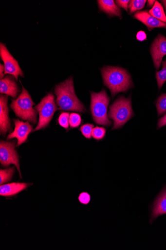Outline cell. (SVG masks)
Listing matches in <instances>:
<instances>
[{"label": "cell", "instance_id": "603a6c76", "mask_svg": "<svg viewBox=\"0 0 166 250\" xmlns=\"http://www.w3.org/2000/svg\"><path fill=\"white\" fill-rule=\"evenodd\" d=\"M82 122V120L80 115L76 113H71L69 117V125L71 128L78 127Z\"/></svg>", "mask_w": 166, "mask_h": 250}, {"label": "cell", "instance_id": "cb8c5ba5", "mask_svg": "<svg viewBox=\"0 0 166 250\" xmlns=\"http://www.w3.org/2000/svg\"><path fill=\"white\" fill-rule=\"evenodd\" d=\"M93 127L94 125L93 124H87L83 125L80 130L85 138L91 139L92 137V133Z\"/></svg>", "mask_w": 166, "mask_h": 250}, {"label": "cell", "instance_id": "1f68e13d", "mask_svg": "<svg viewBox=\"0 0 166 250\" xmlns=\"http://www.w3.org/2000/svg\"><path fill=\"white\" fill-rule=\"evenodd\" d=\"M162 2L163 3L165 10L166 11V1H162Z\"/></svg>", "mask_w": 166, "mask_h": 250}, {"label": "cell", "instance_id": "ac0fdd59", "mask_svg": "<svg viewBox=\"0 0 166 250\" xmlns=\"http://www.w3.org/2000/svg\"><path fill=\"white\" fill-rule=\"evenodd\" d=\"M15 172V168L14 167L6 169L0 170V185L8 183L10 181Z\"/></svg>", "mask_w": 166, "mask_h": 250}, {"label": "cell", "instance_id": "f546056e", "mask_svg": "<svg viewBox=\"0 0 166 250\" xmlns=\"http://www.w3.org/2000/svg\"><path fill=\"white\" fill-rule=\"evenodd\" d=\"M5 71V66L1 64H0V78H1V80L3 79L4 76V74L3 72Z\"/></svg>", "mask_w": 166, "mask_h": 250}, {"label": "cell", "instance_id": "d4e9b609", "mask_svg": "<svg viewBox=\"0 0 166 250\" xmlns=\"http://www.w3.org/2000/svg\"><path fill=\"white\" fill-rule=\"evenodd\" d=\"M69 113L68 112H62L58 119V123L60 125L67 129L69 125Z\"/></svg>", "mask_w": 166, "mask_h": 250}, {"label": "cell", "instance_id": "ffe728a7", "mask_svg": "<svg viewBox=\"0 0 166 250\" xmlns=\"http://www.w3.org/2000/svg\"><path fill=\"white\" fill-rule=\"evenodd\" d=\"M162 69L160 71L156 73L158 88L160 89L164 83L166 82V60L163 62Z\"/></svg>", "mask_w": 166, "mask_h": 250}, {"label": "cell", "instance_id": "6da1fadb", "mask_svg": "<svg viewBox=\"0 0 166 250\" xmlns=\"http://www.w3.org/2000/svg\"><path fill=\"white\" fill-rule=\"evenodd\" d=\"M101 73L104 84L110 89L113 98L117 94L126 92L133 86L131 76L123 68L105 66Z\"/></svg>", "mask_w": 166, "mask_h": 250}, {"label": "cell", "instance_id": "2e32d148", "mask_svg": "<svg viewBox=\"0 0 166 250\" xmlns=\"http://www.w3.org/2000/svg\"><path fill=\"white\" fill-rule=\"evenodd\" d=\"M99 7L101 10L108 15L113 16L121 17L122 12L119 8L115 4L112 0H99L98 1Z\"/></svg>", "mask_w": 166, "mask_h": 250}, {"label": "cell", "instance_id": "5b68a950", "mask_svg": "<svg viewBox=\"0 0 166 250\" xmlns=\"http://www.w3.org/2000/svg\"><path fill=\"white\" fill-rule=\"evenodd\" d=\"M22 92L15 100H12L11 108L16 115L22 119L34 124L37 123V112L33 108L34 103L28 91L22 86Z\"/></svg>", "mask_w": 166, "mask_h": 250}, {"label": "cell", "instance_id": "e0dca14e", "mask_svg": "<svg viewBox=\"0 0 166 250\" xmlns=\"http://www.w3.org/2000/svg\"><path fill=\"white\" fill-rule=\"evenodd\" d=\"M153 17L166 23V15L162 5L158 1L155 2L154 5L148 12Z\"/></svg>", "mask_w": 166, "mask_h": 250}, {"label": "cell", "instance_id": "44dd1931", "mask_svg": "<svg viewBox=\"0 0 166 250\" xmlns=\"http://www.w3.org/2000/svg\"><path fill=\"white\" fill-rule=\"evenodd\" d=\"M146 0H132L129 5V14H131L137 11L143 9L147 3Z\"/></svg>", "mask_w": 166, "mask_h": 250}, {"label": "cell", "instance_id": "8992f818", "mask_svg": "<svg viewBox=\"0 0 166 250\" xmlns=\"http://www.w3.org/2000/svg\"><path fill=\"white\" fill-rule=\"evenodd\" d=\"M39 113V122L33 131L38 130L49 125L55 113L58 109L55 104V97L49 94L44 97L35 108Z\"/></svg>", "mask_w": 166, "mask_h": 250}, {"label": "cell", "instance_id": "83f0119b", "mask_svg": "<svg viewBox=\"0 0 166 250\" xmlns=\"http://www.w3.org/2000/svg\"><path fill=\"white\" fill-rule=\"evenodd\" d=\"M136 39L140 42H143L147 40V35L145 32L140 31L137 33Z\"/></svg>", "mask_w": 166, "mask_h": 250}, {"label": "cell", "instance_id": "9a60e30c", "mask_svg": "<svg viewBox=\"0 0 166 250\" xmlns=\"http://www.w3.org/2000/svg\"><path fill=\"white\" fill-rule=\"evenodd\" d=\"M166 214V190L155 201L152 213V220L160 215Z\"/></svg>", "mask_w": 166, "mask_h": 250}, {"label": "cell", "instance_id": "8fae6325", "mask_svg": "<svg viewBox=\"0 0 166 250\" xmlns=\"http://www.w3.org/2000/svg\"><path fill=\"white\" fill-rule=\"evenodd\" d=\"M8 97L7 96H1L0 98V131L5 135L11 128V124L9 118V109L8 107Z\"/></svg>", "mask_w": 166, "mask_h": 250}, {"label": "cell", "instance_id": "d6986e66", "mask_svg": "<svg viewBox=\"0 0 166 250\" xmlns=\"http://www.w3.org/2000/svg\"><path fill=\"white\" fill-rule=\"evenodd\" d=\"M156 106L159 117L166 112V94H163L158 98L156 102Z\"/></svg>", "mask_w": 166, "mask_h": 250}, {"label": "cell", "instance_id": "ba28073f", "mask_svg": "<svg viewBox=\"0 0 166 250\" xmlns=\"http://www.w3.org/2000/svg\"><path fill=\"white\" fill-rule=\"evenodd\" d=\"M0 56L4 63L5 74L13 76L16 80H18V76L23 77V73L18 62L3 43L0 44Z\"/></svg>", "mask_w": 166, "mask_h": 250}, {"label": "cell", "instance_id": "30bf717a", "mask_svg": "<svg viewBox=\"0 0 166 250\" xmlns=\"http://www.w3.org/2000/svg\"><path fill=\"white\" fill-rule=\"evenodd\" d=\"M14 121L15 129L8 135L7 139H17V146H19L27 141L29 134L33 130V126L28 122L25 123L19 120H14Z\"/></svg>", "mask_w": 166, "mask_h": 250}, {"label": "cell", "instance_id": "4fadbf2b", "mask_svg": "<svg viewBox=\"0 0 166 250\" xmlns=\"http://www.w3.org/2000/svg\"><path fill=\"white\" fill-rule=\"evenodd\" d=\"M19 92L17 83L10 76H7L0 81V93L11 96L14 99L17 98Z\"/></svg>", "mask_w": 166, "mask_h": 250}, {"label": "cell", "instance_id": "7a4b0ae2", "mask_svg": "<svg viewBox=\"0 0 166 250\" xmlns=\"http://www.w3.org/2000/svg\"><path fill=\"white\" fill-rule=\"evenodd\" d=\"M59 109L86 113L84 105L78 99L74 87V79L70 77L56 85L55 90Z\"/></svg>", "mask_w": 166, "mask_h": 250}, {"label": "cell", "instance_id": "3957f363", "mask_svg": "<svg viewBox=\"0 0 166 250\" xmlns=\"http://www.w3.org/2000/svg\"><path fill=\"white\" fill-rule=\"evenodd\" d=\"M108 116L113 121L112 130L123 127L135 116L132 108L131 96L128 98L122 96L117 99L111 105Z\"/></svg>", "mask_w": 166, "mask_h": 250}, {"label": "cell", "instance_id": "9c48e42d", "mask_svg": "<svg viewBox=\"0 0 166 250\" xmlns=\"http://www.w3.org/2000/svg\"><path fill=\"white\" fill-rule=\"evenodd\" d=\"M150 52L155 67L159 70L163 58L166 55V38L159 34L151 45Z\"/></svg>", "mask_w": 166, "mask_h": 250}, {"label": "cell", "instance_id": "4316f807", "mask_svg": "<svg viewBox=\"0 0 166 250\" xmlns=\"http://www.w3.org/2000/svg\"><path fill=\"white\" fill-rule=\"evenodd\" d=\"M115 2L118 6L124 8L126 11H128L129 5L130 1H129V0H128V1H124V0L121 1V0H119V1H116Z\"/></svg>", "mask_w": 166, "mask_h": 250}, {"label": "cell", "instance_id": "52a82bcc", "mask_svg": "<svg viewBox=\"0 0 166 250\" xmlns=\"http://www.w3.org/2000/svg\"><path fill=\"white\" fill-rule=\"evenodd\" d=\"M15 144L14 141L11 142L1 141L0 143V163L4 167L15 165L21 177L19 157L15 148Z\"/></svg>", "mask_w": 166, "mask_h": 250}, {"label": "cell", "instance_id": "277c9868", "mask_svg": "<svg viewBox=\"0 0 166 250\" xmlns=\"http://www.w3.org/2000/svg\"><path fill=\"white\" fill-rule=\"evenodd\" d=\"M90 109L92 119L97 125L109 127L111 121L108 116V107L110 98L106 90L103 89L100 93L91 92Z\"/></svg>", "mask_w": 166, "mask_h": 250}, {"label": "cell", "instance_id": "7402d4cb", "mask_svg": "<svg viewBox=\"0 0 166 250\" xmlns=\"http://www.w3.org/2000/svg\"><path fill=\"white\" fill-rule=\"evenodd\" d=\"M106 134V128L103 127L96 126L93 128L92 136L94 140L101 141L105 138Z\"/></svg>", "mask_w": 166, "mask_h": 250}, {"label": "cell", "instance_id": "f1b7e54d", "mask_svg": "<svg viewBox=\"0 0 166 250\" xmlns=\"http://www.w3.org/2000/svg\"><path fill=\"white\" fill-rule=\"evenodd\" d=\"M166 125V114L162 118L160 119L157 124V128L160 129L161 127Z\"/></svg>", "mask_w": 166, "mask_h": 250}, {"label": "cell", "instance_id": "7c38bea8", "mask_svg": "<svg viewBox=\"0 0 166 250\" xmlns=\"http://www.w3.org/2000/svg\"><path fill=\"white\" fill-rule=\"evenodd\" d=\"M134 18L144 24L150 31L156 28H166V23L153 17L148 11L136 12L134 15Z\"/></svg>", "mask_w": 166, "mask_h": 250}, {"label": "cell", "instance_id": "5bb4252c", "mask_svg": "<svg viewBox=\"0 0 166 250\" xmlns=\"http://www.w3.org/2000/svg\"><path fill=\"white\" fill-rule=\"evenodd\" d=\"M30 185L25 183H11L0 187V195L4 197H11L25 190Z\"/></svg>", "mask_w": 166, "mask_h": 250}, {"label": "cell", "instance_id": "4dcf8cb0", "mask_svg": "<svg viewBox=\"0 0 166 250\" xmlns=\"http://www.w3.org/2000/svg\"><path fill=\"white\" fill-rule=\"evenodd\" d=\"M156 1H152V0H149L148 1V6L149 7H153L155 4Z\"/></svg>", "mask_w": 166, "mask_h": 250}, {"label": "cell", "instance_id": "484cf974", "mask_svg": "<svg viewBox=\"0 0 166 250\" xmlns=\"http://www.w3.org/2000/svg\"><path fill=\"white\" fill-rule=\"evenodd\" d=\"M91 200L90 195L87 192H82L78 197V200L83 205H88Z\"/></svg>", "mask_w": 166, "mask_h": 250}]
</instances>
